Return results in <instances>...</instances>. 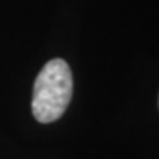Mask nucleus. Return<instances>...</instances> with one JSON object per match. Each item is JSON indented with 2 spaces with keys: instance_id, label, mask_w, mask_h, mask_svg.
<instances>
[{
  "instance_id": "obj_1",
  "label": "nucleus",
  "mask_w": 159,
  "mask_h": 159,
  "mask_svg": "<svg viewBox=\"0 0 159 159\" xmlns=\"http://www.w3.org/2000/svg\"><path fill=\"white\" fill-rule=\"evenodd\" d=\"M73 94V76L63 59H52L44 65L34 81L31 109L41 124L60 119Z\"/></svg>"
}]
</instances>
